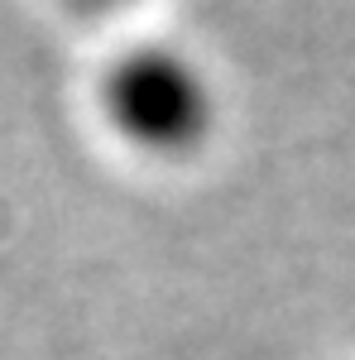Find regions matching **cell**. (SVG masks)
Returning <instances> with one entry per match:
<instances>
[{"label": "cell", "mask_w": 355, "mask_h": 360, "mask_svg": "<svg viewBox=\"0 0 355 360\" xmlns=\"http://www.w3.org/2000/svg\"><path fill=\"white\" fill-rule=\"evenodd\" d=\"M106 106L110 120L139 139L144 149H192L207 135V86L188 63H178L173 53H135L125 58L106 82Z\"/></svg>", "instance_id": "6da1fadb"}, {"label": "cell", "mask_w": 355, "mask_h": 360, "mask_svg": "<svg viewBox=\"0 0 355 360\" xmlns=\"http://www.w3.org/2000/svg\"><path fill=\"white\" fill-rule=\"evenodd\" d=\"M82 5H91V10H96V5H115V0H82Z\"/></svg>", "instance_id": "7a4b0ae2"}]
</instances>
